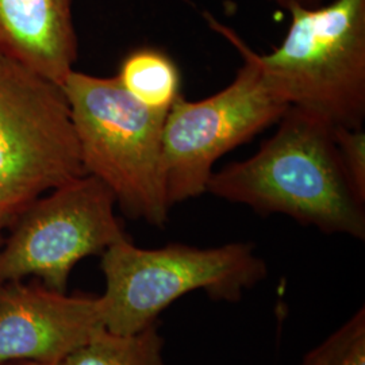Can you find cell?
Returning a JSON list of instances; mask_svg holds the SVG:
<instances>
[{
	"label": "cell",
	"mask_w": 365,
	"mask_h": 365,
	"mask_svg": "<svg viewBox=\"0 0 365 365\" xmlns=\"http://www.w3.org/2000/svg\"><path fill=\"white\" fill-rule=\"evenodd\" d=\"M334 140L344 173L354 194L365 202V131L334 126Z\"/></svg>",
	"instance_id": "obj_13"
},
{
	"label": "cell",
	"mask_w": 365,
	"mask_h": 365,
	"mask_svg": "<svg viewBox=\"0 0 365 365\" xmlns=\"http://www.w3.org/2000/svg\"><path fill=\"white\" fill-rule=\"evenodd\" d=\"M115 206L110 188L91 175L37 197L11 222L0 248V284L34 276L66 292L78 262L128 237Z\"/></svg>",
	"instance_id": "obj_7"
},
{
	"label": "cell",
	"mask_w": 365,
	"mask_h": 365,
	"mask_svg": "<svg viewBox=\"0 0 365 365\" xmlns=\"http://www.w3.org/2000/svg\"><path fill=\"white\" fill-rule=\"evenodd\" d=\"M205 18L235 46L244 64L221 91L194 102L182 95L167 113L163 150L170 207L203 195L215 163L276 125L289 108L268 86L245 41L212 15Z\"/></svg>",
	"instance_id": "obj_5"
},
{
	"label": "cell",
	"mask_w": 365,
	"mask_h": 365,
	"mask_svg": "<svg viewBox=\"0 0 365 365\" xmlns=\"http://www.w3.org/2000/svg\"><path fill=\"white\" fill-rule=\"evenodd\" d=\"M101 256L103 325L117 334H133L156 324L172 303L195 291L206 292L212 300L238 302L268 272L250 242L212 248L173 242L148 249L126 237Z\"/></svg>",
	"instance_id": "obj_3"
},
{
	"label": "cell",
	"mask_w": 365,
	"mask_h": 365,
	"mask_svg": "<svg viewBox=\"0 0 365 365\" xmlns=\"http://www.w3.org/2000/svg\"><path fill=\"white\" fill-rule=\"evenodd\" d=\"M271 3H274L280 6L282 9H286L291 6H302V7H317L324 4V0H268Z\"/></svg>",
	"instance_id": "obj_14"
},
{
	"label": "cell",
	"mask_w": 365,
	"mask_h": 365,
	"mask_svg": "<svg viewBox=\"0 0 365 365\" xmlns=\"http://www.w3.org/2000/svg\"><path fill=\"white\" fill-rule=\"evenodd\" d=\"M163 351L157 324L133 334L102 329L58 365H167Z\"/></svg>",
	"instance_id": "obj_11"
},
{
	"label": "cell",
	"mask_w": 365,
	"mask_h": 365,
	"mask_svg": "<svg viewBox=\"0 0 365 365\" xmlns=\"http://www.w3.org/2000/svg\"><path fill=\"white\" fill-rule=\"evenodd\" d=\"M0 365H49V364H39V363H30V361H16V363H7V364Z\"/></svg>",
	"instance_id": "obj_15"
},
{
	"label": "cell",
	"mask_w": 365,
	"mask_h": 365,
	"mask_svg": "<svg viewBox=\"0 0 365 365\" xmlns=\"http://www.w3.org/2000/svg\"><path fill=\"white\" fill-rule=\"evenodd\" d=\"M61 87L86 175L106 184L130 218L164 227L170 210L163 150L167 113L133 99L115 78L73 69Z\"/></svg>",
	"instance_id": "obj_2"
},
{
	"label": "cell",
	"mask_w": 365,
	"mask_h": 365,
	"mask_svg": "<svg viewBox=\"0 0 365 365\" xmlns=\"http://www.w3.org/2000/svg\"><path fill=\"white\" fill-rule=\"evenodd\" d=\"M287 34L274 52L253 57L271 90L288 106L334 126L365 119V0L288 7Z\"/></svg>",
	"instance_id": "obj_4"
},
{
	"label": "cell",
	"mask_w": 365,
	"mask_h": 365,
	"mask_svg": "<svg viewBox=\"0 0 365 365\" xmlns=\"http://www.w3.org/2000/svg\"><path fill=\"white\" fill-rule=\"evenodd\" d=\"M0 53L63 86L78 60L73 0H0Z\"/></svg>",
	"instance_id": "obj_9"
},
{
	"label": "cell",
	"mask_w": 365,
	"mask_h": 365,
	"mask_svg": "<svg viewBox=\"0 0 365 365\" xmlns=\"http://www.w3.org/2000/svg\"><path fill=\"white\" fill-rule=\"evenodd\" d=\"M83 175L63 87L0 53V218Z\"/></svg>",
	"instance_id": "obj_6"
},
{
	"label": "cell",
	"mask_w": 365,
	"mask_h": 365,
	"mask_svg": "<svg viewBox=\"0 0 365 365\" xmlns=\"http://www.w3.org/2000/svg\"><path fill=\"white\" fill-rule=\"evenodd\" d=\"M102 329L99 297H72L22 280L0 284V364H61Z\"/></svg>",
	"instance_id": "obj_8"
},
{
	"label": "cell",
	"mask_w": 365,
	"mask_h": 365,
	"mask_svg": "<svg viewBox=\"0 0 365 365\" xmlns=\"http://www.w3.org/2000/svg\"><path fill=\"white\" fill-rule=\"evenodd\" d=\"M299 365H365L364 307L306 353Z\"/></svg>",
	"instance_id": "obj_12"
},
{
	"label": "cell",
	"mask_w": 365,
	"mask_h": 365,
	"mask_svg": "<svg viewBox=\"0 0 365 365\" xmlns=\"http://www.w3.org/2000/svg\"><path fill=\"white\" fill-rule=\"evenodd\" d=\"M247 160L214 170L206 192L260 215L282 214L325 235L365 238V202L348 182L327 118L289 106Z\"/></svg>",
	"instance_id": "obj_1"
},
{
	"label": "cell",
	"mask_w": 365,
	"mask_h": 365,
	"mask_svg": "<svg viewBox=\"0 0 365 365\" xmlns=\"http://www.w3.org/2000/svg\"><path fill=\"white\" fill-rule=\"evenodd\" d=\"M6 226H9V222L4 221V220L0 218V233H1V230H3Z\"/></svg>",
	"instance_id": "obj_16"
},
{
	"label": "cell",
	"mask_w": 365,
	"mask_h": 365,
	"mask_svg": "<svg viewBox=\"0 0 365 365\" xmlns=\"http://www.w3.org/2000/svg\"><path fill=\"white\" fill-rule=\"evenodd\" d=\"M114 78L133 99L161 113H168L182 96L179 66L168 53L153 46L128 53Z\"/></svg>",
	"instance_id": "obj_10"
}]
</instances>
